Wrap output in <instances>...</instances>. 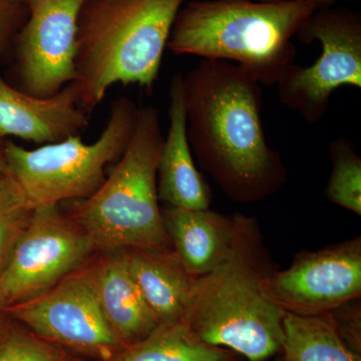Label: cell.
<instances>
[{"mask_svg": "<svg viewBox=\"0 0 361 361\" xmlns=\"http://www.w3.org/2000/svg\"><path fill=\"white\" fill-rule=\"evenodd\" d=\"M187 135L192 153L236 203L264 201L288 172L266 140L262 85L241 66L203 59L184 75Z\"/></svg>", "mask_w": 361, "mask_h": 361, "instance_id": "6da1fadb", "label": "cell"}, {"mask_svg": "<svg viewBox=\"0 0 361 361\" xmlns=\"http://www.w3.org/2000/svg\"><path fill=\"white\" fill-rule=\"evenodd\" d=\"M233 224L225 258L195 281L185 323L207 343L266 361L283 341L285 313L264 292L275 266L255 218L234 214Z\"/></svg>", "mask_w": 361, "mask_h": 361, "instance_id": "7a4b0ae2", "label": "cell"}, {"mask_svg": "<svg viewBox=\"0 0 361 361\" xmlns=\"http://www.w3.org/2000/svg\"><path fill=\"white\" fill-rule=\"evenodd\" d=\"M319 8L302 0H205L180 7L167 49L241 66L274 87L295 65L293 37Z\"/></svg>", "mask_w": 361, "mask_h": 361, "instance_id": "3957f363", "label": "cell"}, {"mask_svg": "<svg viewBox=\"0 0 361 361\" xmlns=\"http://www.w3.org/2000/svg\"><path fill=\"white\" fill-rule=\"evenodd\" d=\"M185 0H85L78 14L75 80L87 114L114 85L153 90Z\"/></svg>", "mask_w": 361, "mask_h": 361, "instance_id": "277c9868", "label": "cell"}, {"mask_svg": "<svg viewBox=\"0 0 361 361\" xmlns=\"http://www.w3.org/2000/svg\"><path fill=\"white\" fill-rule=\"evenodd\" d=\"M155 106L139 109L132 137L96 193L71 201L68 216L99 253L173 250L159 205L158 166L164 142Z\"/></svg>", "mask_w": 361, "mask_h": 361, "instance_id": "5b68a950", "label": "cell"}, {"mask_svg": "<svg viewBox=\"0 0 361 361\" xmlns=\"http://www.w3.org/2000/svg\"><path fill=\"white\" fill-rule=\"evenodd\" d=\"M137 113L132 99L118 97L111 104L103 132L92 142L78 135L28 149L6 141L9 173L35 208L89 198L106 180V168L127 148Z\"/></svg>", "mask_w": 361, "mask_h": 361, "instance_id": "8992f818", "label": "cell"}, {"mask_svg": "<svg viewBox=\"0 0 361 361\" xmlns=\"http://www.w3.org/2000/svg\"><path fill=\"white\" fill-rule=\"evenodd\" d=\"M304 44L318 42L313 65H294L276 85L278 97L310 125L329 111L332 94L343 85L361 89V16L345 7L316 9L296 33Z\"/></svg>", "mask_w": 361, "mask_h": 361, "instance_id": "52a82bcc", "label": "cell"}, {"mask_svg": "<svg viewBox=\"0 0 361 361\" xmlns=\"http://www.w3.org/2000/svg\"><path fill=\"white\" fill-rule=\"evenodd\" d=\"M96 253L87 233L59 205L35 208L8 262L0 291L9 306L49 290Z\"/></svg>", "mask_w": 361, "mask_h": 361, "instance_id": "ba28073f", "label": "cell"}, {"mask_svg": "<svg viewBox=\"0 0 361 361\" xmlns=\"http://www.w3.org/2000/svg\"><path fill=\"white\" fill-rule=\"evenodd\" d=\"M84 265L44 293L9 306V314L35 336L73 355L109 361L125 346L106 322Z\"/></svg>", "mask_w": 361, "mask_h": 361, "instance_id": "9c48e42d", "label": "cell"}, {"mask_svg": "<svg viewBox=\"0 0 361 361\" xmlns=\"http://www.w3.org/2000/svg\"><path fill=\"white\" fill-rule=\"evenodd\" d=\"M85 0H23L27 16L14 40L18 89L47 99L75 82L78 14Z\"/></svg>", "mask_w": 361, "mask_h": 361, "instance_id": "30bf717a", "label": "cell"}, {"mask_svg": "<svg viewBox=\"0 0 361 361\" xmlns=\"http://www.w3.org/2000/svg\"><path fill=\"white\" fill-rule=\"evenodd\" d=\"M266 296L285 314H327L361 296V238L297 254L284 270L274 268Z\"/></svg>", "mask_w": 361, "mask_h": 361, "instance_id": "8fae6325", "label": "cell"}, {"mask_svg": "<svg viewBox=\"0 0 361 361\" xmlns=\"http://www.w3.org/2000/svg\"><path fill=\"white\" fill-rule=\"evenodd\" d=\"M89 114L80 106L75 82L47 99L30 96L0 73V135L37 145L63 141L80 135L89 125Z\"/></svg>", "mask_w": 361, "mask_h": 361, "instance_id": "7c38bea8", "label": "cell"}, {"mask_svg": "<svg viewBox=\"0 0 361 361\" xmlns=\"http://www.w3.org/2000/svg\"><path fill=\"white\" fill-rule=\"evenodd\" d=\"M168 134L164 137L158 166L159 200L175 208L210 209L212 193L195 164L187 135L184 75L171 80Z\"/></svg>", "mask_w": 361, "mask_h": 361, "instance_id": "4fadbf2b", "label": "cell"}, {"mask_svg": "<svg viewBox=\"0 0 361 361\" xmlns=\"http://www.w3.org/2000/svg\"><path fill=\"white\" fill-rule=\"evenodd\" d=\"M84 265L99 308L125 348L142 341L159 325L130 275L125 250L99 253Z\"/></svg>", "mask_w": 361, "mask_h": 361, "instance_id": "5bb4252c", "label": "cell"}, {"mask_svg": "<svg viewBox=\"0 0 361 361\" xmlns=\"http://www.w3.org/2000/svg\"><path fill=\"white\" fill-rule=\"evenodd\" d=\"M164 224L173 251L192 277L198 279L222 262L233 236V216L210 209L165 206Z\"/></svg>", "mask_w": 361, "mask_h": 361, "instance_id": "9a60e30c", "label": "cell"}, {"mask_svg": "<svg viewBox=\"0 0 361 361\" xmlns=\"http://www.w3.org/2000/svg\"><path fill=\"white\" fill-rule=\"evenodd\" d=\"M130 275L159 324L185 322L195 281L173 250H125Z\"/></svg>", "mask_w": 361, "mask_h": 361, "instance_id": "2e32d148", "label": "cell"}, {"mask_svg": "<svg viewBox=\"0 0 361 361\" xmlns=\"http://www.w3.org/2000/svg\"><path fill=\"white\" fill-rule=\"evenodd\" d=\"M281 358L283 361H361L342 338L330 313L285 314Z\"/></svg>", "mask_w": 361, "mask_h": 361, "instance_id": "e0dca14e", "label": "cell"}, {"mask_svg": "<svg viewBox=\"0 0 361 361\" xmlns=\"http://www.w3.org/2000/svg\"><path fill=\"white\" fill-rule=\"evenodd\" d=\"M238 355L202 341L185 322L161 323L109 361H237Z\"/></svg>", "mask_w": 361, "mask_h": 361, "instance_id": "ac0fdd59", "label": "cell"}, {"mask_svg": "<svg viewBox=\"0 0 361 361\" xmlns=\"http://www.w3.org/2000/svg\"><path fill=\"white\" fill-rule=\"evenodd\" d=\"M331 174L324 190L327 200L361 216V158L353 142L338 137L329 146Z\"/></svg>", "mask_w": 361, "mask_h": 361, "instance_id": "d6986e66", "label": "cell"}, {"mask_svg": "<svg viewBox=\"0 0 361 361\" xmlns=\"http://www.w3.org/2000/svg\"><path fill=\"white\" fill-rule=\"evenodd\" d=\"M35 207L9 172H0V273L32 219Z\"/></svg>", "mask_w": 361, "mask_h": 361, "instance_id": "ffe728a7", "label": "cell"}, {"mask_svg": "<svg viewBox=\"0 0 361 361\" xmlns=\"http://www.w3.org/2000/svg\"><path fill=\"white\" fill-rule=\"evenodd\" d=\"M0 361H84L80 356L49 343L30 330L14 326L0 341Z\"/></svg>", "mask_w": 361, "mask_h": 361, "instance_id": "44dd1931", "label": "cell"}, {"mask_svg": "<svg viewBox=\"0 0 361 361\" xmlns=\"http://www.w3.org/2000/svg\"><path fill=\"white\" fill-rule=\"evenodd\" d=\"M27 16L25 4L18 0H0V56L13 49L21 26Z\"/></svg>", "mask_w": 361, "mask_h": 361, "instance_id": "7402d4cb", "label": "cell"}, {"mask_svg": "<svg viewBox=\"0 0 361 361\" xmlns=\"http://www.w3.org/2000/svg\"><path fill=\"white\" fill-rule=\"evenodd\" d=\"M360 298L355 299L330 312L337 329L353 350L361 355Z\"/></svg>", "mask_w": 361, "mask_h": 361, "instance_id": "603a6c76", "label": "cell"}, {"mask_svg": "<svg viewBox=\"0 0 361 361\" xmlns=\"http://www.w3.org/2000/svg\"><path fill=\"white\" fill-rule=\"evenodd\" d=\"M8 307V303L6 302V298L0 291V341L16 326L13 323L14 320L9 314Z\"/></svg>", "mask_w": 361, "mask_h": 361, "instance_id": "cb8c5ba5", "label": "cell"}, {"mask_svg": "<svg viewBox=\"0 0 361 361\" xmlns=\"http://www.w3.org/2000/svg\"><path fill=\"white\" fill-rule=\"evenodd\" d=\"M6 137L0 135V172H9L6 156Z\"/></svg>", "mask_w": 361, "mask_h": 361, "instance_id": "d4e9b609", "label": "cell"}, {"mask_svg": "<svg viewBox=\"0 0 361 361\" xmlns=\"http://www.w3.org/2000/svg\"><path fill=\"white\" fill-rule=\"evenodd\" d=\"M302 1L312 2V4H316V6H317L320 8V7L322 6H331V4H336V2H353L358 1V0H302Z\"/></svg>", "mask_w": 361, "mask_h": 361, "instance_id": "484cf974", "label": "cell"}, {"mask_svg": "<svg viewBox=\"0 0 361 361\" xmlns=\"http://www.w3.org/2000/svg\"><path fill=\"white\" fill-rule=\"evenodd\" d=\"M274 361H283V360H282L281 356H279V357H277L276 360H275Z\"/></svg>", "mask_w": 361, "mask_h": 361, "instance_id": "4316f807", "label": "cell"}, {"mask_svg": "<svg viewBox=\"0 0 361 361\" xmlns=\"http://www.w3.org/2000/svg\"><path fill=\"white\" fill-rule=\"evenodd\" d=\"M263 1H277V0H263Z\"/></svg>", "mask_w": 361, "mask_h": 361, "instance_id": "83f0119b", "label": "cell"}, {"mask_svg": "<svg viewBox=\"0 0 361 361\" xmlns=\"http://www.w3.org/2000/svg\"><path fill=\"white\" fill-rule=\"evenodd\" d=\"M18 1H21V2H23V0H18Z\"/></svg>", "mask_w": 361, "mask_h": 361, "instance_id": "f1b7e54d", "label": "cell"}]
</instances>
